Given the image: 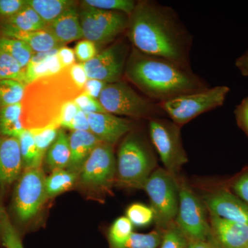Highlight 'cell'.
I'll return each instance as SVG.
<instances>
[{"label":"cell","mask_w":248,"mask_h":248,"mask_svg":"<svg viewBox=\"0 0 248 248\" xmlns=\"http://www.w3.org/2000/svg\"><path fill=\"white\" fill-rule=\"evenodd\" d=\"M127 31L139 51L191 69L192 36L172 8L155 1H138L129 15Z\"/></svg>","instance_id":"1"},{"label":"cell","mask_w":248,"mask_h":248,"mask_svg":"<svg viewBox=\"0 0 248 248\" xmlns=\"http://www.w3.org/2000/svg\"><path fill=\"white\" fill-rule=\"evenodd\" d=\"M124 75L146 95L159 103L210 88L192 70L166 59L141 53L134 47Z\"/></svg>","instance_id":"2"},{"label":"cell","mask_w":248,"mask_h":248,"mask_svg":"<svg viewBox=\"0 0 248 248\" xmlns=\"http://www.w3.org/2000/svg\"><path fill=\"white\" fill-rule=\"evenodd\" d=\"M84 93L73 82L68 68L27 85L22 103V122L25 130L58 126L63 104Z\"/></svg>","instance_id":"3"},{"label":"cell","mask_w":248,"mask_h":248,"mask_svg":"<svg viewBox=\"0 0 248 248\" xmlns=\"http://www.w3.org/2000/svg\"><path fill=\"white\" fill-rule=\"evenodd\" d=\"M156 166L154 152L141 135L128 133L117 153V186L125 188L143 190Z\"/></svg>","instance_id":"4"},{"label":"cell","mask_w":248,"mask_h":248,"mask_svg":"<svg viewBox=\"0 0 248 248\" xmlns=\"http://www.w3.org/2000/svg\"><path fill=\"white\" fill-rule=\"evenodd\" d=\"M98 100L106 112L115 115L150 120L164 113L159 104L141 97L123 81L108 84Z\"/></svg>","instance_id":"5"},{"label":"cell","mask_w":248,"mask_h":248,"mask_svg":"<svg viewBox=\"0 0 248 248\" xmlns=\"http://www.w3.org/2000/svg\"><path fill=\"white\" fill-rule=\"evenodd\" d=\"M177 178L165 169H156L143 187L151 201L154 221L160 229L166 230L177 218L179 203Z\"/></svg>","instance_id":"6"},{"label":"cell","mask_w":248,"mask_h":248,"mask_svg":"<svg viewBox=\"0 0 248 248\" xmlns=\"http://www.w3.org/2000/svg\"><path fill=\"white\" fill-rule=\"evenodd\" d=\"M229 92L228 86H217L158 104L173 122L182 127L199 115L221 107Z\"/></svg>","instance_id":"7"},{"label":"cell","mask_w":248,"mask_h":248,"mask_svg":"<svg viewBox=\"0 0 248 248\" xmlns=\"http://www.w3.org/2000/svg\"><path fill=\"white\" fill-rule=\"evenodd\" d=\"M150 138L165 170L177 178L183 166L188 161L183 146L181 128L172 120L155 117L148 124Z\"/></svg>","instance_id":"8"},{"label":"cell","mask_w":248,"mask_h":248,"mask_svg":"<svg viewBox=\"0 0 248 248\" xmlns=\"http://www.w3.org/2000/svg\"><path fill=\"white\" fill-rule=\"evenodd\" d=\"M179 209L175 223L188 241H210V226L206 206L190 186L177 178Z\"/></svg>","instance_id":"9"},{"label":"cell","mask_w":248,"mask_h":248,"mask_svg":"<svg viewBox=\"0 0 248 248\" xmlns=\"http://www.w3.org/2000/svg\"><path fill=\"white\" fill-rule=\"evenodd\" d=\"M117 160L113 145L101 142L94 148L80 171L78 183L96 193L110 192L116 182Z\"/></svg>","instance_id":"10"},{"label":"cell","mask_w":248,"mask_h":248,"mask_svg":"<svg viewBox=\"0 0 248 248\" xmlns=\"http://www.w3.org/2000/svg\"><path fill=\"white\" fill-rule=\"evenodd\" d=\"M46 177L42 168L25 169L17 180L14 195V209L17 218L28 222L34 218L48 200Z\"/></svg>","instance_id":"11"},{"label":"cell","mask_w":248,"mask_h":248,"mask_svg":"<svg viewBox=\"0 0 248 248\" xmlns=\"http://www.w3.org/2000/svg\"><path fill=\"white\" fill-rule=\"evenodd\" d=\"M85 40L95 45H106L128 29L129 16L117 11L84 7L79 13Z\"/></svg>","instance_id":"12"},{"label":"cell","mask_w":248,"mask_h":248,"mask_svg":"<svg viewBox=\"0 0 248 248\" xmlns=\"http://www.w3.org/2000/svg\"><path fill=\"white\" fill-rule=\"evenodd\" d=\"M129 55L126 42H115L99 52L93 60L82 63L88 79L100 80L107 84L122 81Z\"/></svg>","instance_id":"13"},{"label":"cell","mask_w":248,"mask_h":248,"mask_svg":"<svg viewBox=\"0 0 248 248\" xmlns=\"http://www.w3.org/2000/svg\"><path fill=\"white\" fill-rule=\"evenodd\" d=\"M202 200L210 215L248 226V205L229 191H214Z\"/></svg>","instance_id":"14"},{"label":"cell","mask_w":248,"mask_h":248,"mask_svg":"<svg viewBox=\"0 0 248 248\" xmlns=\"http://www.w3.org/2000/svg\"><path fill=\"white\" fill-rule=\"evenodd\" d=\"M210 242L218 248H248V226L209 214Z\"/></svg>","instance_id":"15"},{"label":"cell","mask_w":248,"mask_h":248,"mask_svg":"<svg viewBox=\"0 0 248 248\" xmlns=\"http://www.w3.org/2000/svg\"><path fill=\"white\" fill-rule=\"evenodd\" d=\"M87 117L91 133L101 141L113 146L133 127L132 121L108 112L90 114Z\"/></svg>","instance_id":"16"},{"label":"cell","mask_w":248,"mask_h":248,"mask_svg":"<svg viewBox=\"0 0 248 248\" xmlns=\"http://www.w3.org/2000/svg\"><path fill=\"white\" fill-rule=\"evenodd\" d=\"M22 169L18 139L0 137V186L11 185L17 181Z\"/></svg>","instance_id":"17"},{"label":"cell","mask_w":248,"mask_h":248,"mask_svg":"<svg viewBox=\"0 0 248 248\" xmlns=\"http://www.w3.org/2000/svg\"><path fill=\"white\" fill-rule=\"evenodd\" d=\"M45 31L62 46L84 38L79 14L76 8L65 11L53 22L47 24Z\"/></svg>","instance_id":"18"},{"label":"cell","mask_w":248,"mask_h":248,"mask_svg":"<svg viewBox=\"0 0 248 248\" xmlns=\"http://www.w3.org/2000/svg\"><path fill=\"white\" fill-rule=\"evenodd\" d=\"M59 48L33 53L25 69L24 84L27 86L40 78L55 76L63 71L58 58Z\"/></svg>","instance_id":"19"},{"label":"cell","mask_w":248,"mask_h":248,"mask_svg":"<svg viewBox=\"0 0 248 248\" xmlns=\"http://www.w3.org/2000/svg\"><path fill=\"white\" fill-rule=\"evenodd\" d=\"M0 27L1 36L22 41L29 46L34 53H45L63 46L45 30L27 32L17 30L5 24H1Z\"/></svg>","instance_id":"20"},{"label":"cell","mask_w":248,"mask_h":248,"mask_svg":"<svg viewBox=\"0 0 248 248\" xmlns=\"http://www.w3.org/2000/svg\"><path fill=\"white\" fill-rule=\"evenodd\" d=\"M101 142L91 132H72L69 135L71 160L67 169L79 174L86 160Z\"/></svg>","instance_id":"21"},{"label":"cell","mask_w":248,"mask_h":248,"mask_svg":"<svg viewBox=\"0 0 248 248\" xmlns=\"http://www.w3.org/2000/svg\"><path fill=\"white\" fill-rule=\"evenodd\" d=\"M71 160L69 136L63 130H60L58 138L49 148L46 156L48 169L51 172L57 170L67 169Z\"/></svg>","instance_id":"22"},{"label":"cell","mask_w":248,"mask_h":248,"mask_svg":"<svg viewBox=\"0 0 248 248\" xmlns=\"http://www.w3.org/2000/svg\"><path fill=\"white\" fill-rule=\"evenodd\" d=\"M22 104L0 108V135L17 138L25 130L22 122Z\"/></svg>","instance_id":"23"},{"label":"cell","mask_w":248,"mask_h":248,"mask_svg":"<svg viewBox=\"0 0 248 248\" xmlns=\"http://www.w3.org/2000/svg\"><path fill=\"white\" fill-rule=\"evenodd\" d=\"M27 3L46 24L53 22L65 11L76 8V1L70 0H27Z\"/></svg>","instance_id":"24"},{"label":"cell","mask_w":248,"mask_h":248,"mask_svg":"<svg viewBox=\"0 0 248 248\" xmlns=\"http://www.w3.org/2000/svg\"><path fill=\"white\" fill-rule=\"evenodd\" d=\"M79 174L68 169L53 171L46 179V192L48 199L70 190L78 182Z\"/></svg>","instance_id":"25"},{"label":"cell","mask_w":248,"mask_h":248,"mask_svg":"<svg viewBox=\"0 0 248 248\" xmlns=\"http://www.w3.org/2000/svg\"><path fill=\"white\" fill-rule=\"evenodd\" d=\"M1 24L22 31H38L45 30L47 24L40 17L35 10L27 4L19 12Z\"/></svg>","instance_id":"26"},{"label":"cell","mask_w":248,"mask_h":248,"mask_svg":"<svg viewBox=\"0 0 248 248\" xmlns=\"http://www.w3.org/2000/svg\"><path fill=\"white\" fill-rule=\"evenodd\" d=\"M23 169H40L43 161L44 156L36 146L31 130H25L18 138Z\"/></svg>","instance_id":"27"},{"label":"cell","mask_w":248,"mask_h":248,"mask_svg":"<svg viewBox=\"0 0 248 248\" xmlns=\"http://www.w3.org/2000/svg\"><path fill=\"white\" fill-rule=\"evenodd\" d=\"M0 50L14 58L24 71L34 53L29 46L22 41L3 36L0 37Z\"/></svg>","instance_id":"28"},{"label":"cell","mask_w":248,"mask_h":248,"mask_svg":"<svg viewBox=\"0 0 248 248\" xmlns=\"http://www.w3.org/2000/svg\"><path fill=\"white\" fill-rule=\"evenodd\" d=\"M134 232L133 225L126 217L117 218L108 232L110 248H126L130 236Z\"/></svg>","instance_id":"29"},{"label":"cell","mask_w":248,"mask_h":248,"mask_svg":"<svg viewBox=\"0 0 248 248\" xmlns=\"http://www.w3.org/2000/svg\"><path fill=\"white\" fill-rule=\"evenodd\" d=\"M27 86L14 79L0 80V108L22 103Z\"/></svg>","instance_id":"30"},{"label":"cell","mask_w":248,"mask_h":248,"mask_svg":"<svg viewBox=\"0 0 248 248\" xmlns=\"http://www.w3.org/2000/svg\"><path fill=\"white\" fill-rule=\"evenodd\" d=\"M0 241L5 248H24L20 235L3 208H0Z\"/></svg>","instance_id":"31"},{"label":"cell","mask_w":248,"mask_h":248,"mask_svg":"<svg viewBox=\"0 0 248 248\" xmlns=\"http://www.w3.org/2000/svg\"><path fill=\"white\" fill-rule=\"evenodd\" d=\"M82 4L84 7L117 11L129 16L135 9L137 2L132 0H85L82 1Z\"/></svg>","instance_id":"32"},{"label":"cell","mask_w":248,"mask_h":248,"mask_svg":"<svg viewBox=\"0 0 248 248\" xmlns=\"http://www.w3.org/2000/svg\"><path fill=\"white\" fill-rule=\"evenodd\" d=\"M165 230L156 228L149 233L133 232L126 248H159Z\"/></svg>","instance_id":"33"},{"label":"cell","mask_w":248,"mask_h":248,"mask_svg":"<svg viewBox=\"0 0 248 248\" xmlns=\"http://www.w3.org/2000/svg\"><path fill=\"white\" fill-rule=\"evenodd\" d=\"M24 76L25 71L19 63L9 54L0 50V80H17L24 84Z\"/></svg>","instance_id":"34"},{"label":"cell","mask_w":248,"mask_h":248,"mask_svg":"<svg viewBox=\"0 0 248 248\" xmlns=\"http://www.w3.org/2000/svg\"><path fill=\"white\" fill-rule=\"evenodd\" d=\"M39 151L45 156L49 148L58 138L60 127L48 126L46 128L31 130Z\"/></svg>","instance_id":"35"},{"label":"cell","mask_w":248,"mask_h":248,"mask_svg":"<svg viewBox=\"0 0 248 248\" xmlns=\"http://www.w3.org/2000/svg\"><path fill=\"white\" fill-rule=\"evenodd\" d=\"M127 218L133 226L145 227L154 220V213L151 207L144 204L133 203L126 210Z\"/></svg>","instance_id":"36"},{"label":"cell","mask_w":248,"mask_h":248,"mask_svg":"<svg viewBox=\"0 0 248 248\" xmlns=\"http://www.w3.org/2000/svg\"><path fill=\"white\" fill-rule=\"evenodd\" d=\"M188 239L175 222L165 230L159 248H188Z\"/></svg>","instance_id":"37"},{"label":"cell","mask_w":248,"mask_h":248,"mask_svg":"<svg viewBox=\"0 0 248 248\" xmlns=\"http://www.w3.org/2000/svg\"><path fill=\"white\" fill-rule=\"evenodd\" d=\"M77 107L86 115L93 113H105V110L98 99L91 97L89 94L83 93L74 99Z\"/></svg>","instance_id":"38"},{"label":"cell","mask_w":248,"mask_h":248,"mask_svg":"<svg viewBox=\"0 0 248 248\" xmlns=\"http://www.w3.org/2000/svg\"><path fill=\"white\" fill-rule=\"evenodd\" d=\"M74 51L77 58L81 63L93 60L98 54L95 44L87 40L79 41L75 47Z\"/></svg>","instance_id":"39"},{"label":"cell","mask_w":248,"mask_h":248,"mask_svg":"<svg viewBox=\"0 0 248 248\" xmlns=\"http://www.w3.org/2000/svg\"><path fill=\"white\" fill-rule=\"evenodd\" d=\"M26 5V0H0V19L1 22L17 14Z\"/></svg>","instance_id":"40"},{"label":"cell","mask_w":248,"mask_h":248,"mask_svg":"<svg viewBox=\"0 0 248 248\" xmlns=\"http://www.w3.org/2000/svg\"><path fill=\"white\" fill-rule=\"evenodd\" d=\"M79 110L74 101H69L63 104L59 118L60 127L69 129L72 121L76 117Z\"/></svg>","instance_id":"41"},{"label":"cell","mask_w":248,"mask_h":248,"mask_svg":"<svg viewBox=\"0 0 248 248\" xmlns=\"http://www.w3.org/2000/svg\"><path fill=\"white\" fill-rule=\"evenodd\" d=\"M68 68L70 76H71L73 82L80 90L84 91L85 84L88 80V77L82 63H76Z\"/></svg>","instance_id":"42"},{"label":"cell","mask_w":248,"mask_h":248,"mask_svg":"<svg viewBox=\"0 0 248 248\" xmlns=\"http://www.w3.org/2000/svg\"><path fill=\"white\" fill-rule=\"evenodd\" d=\"M234 114L238 125L248 136V97L236 106Z\"/></svg>","instance_id":"43"},{"label":"cell","mask_w":248,"mask_h":248,"mask_svg":"<svg viewBox=\"0 0 248 248\" xmlns=\"http://www.w3.org/2000/svg\"><path fill=\"white\" fill-rule=\"evenodd\" d=\"M107 85V83L100 80L88 79L85 84L84 93L94 99H99L101 93Z\"/></svg>","instance_id":"44"},{"label":"cell","mask_w":248,"mask_h":248,"mask_svg":"<svg viewBox=\"0 0 248 248\" xmlns=\"http://www.w3.org/2000/svg\"><path fill=\"white\" fill-rule=\"evenodd\" d=\"M58 58L63 69L69 68L76 63V55L74 50L66 46L59 48Z\"/></svg>","instance_id":"45"},{"label":"cell","mask_w":248,"mask_h":248,"mask_svg":"<svg viewBox=\"0 0 248 248\" xmlns=\"http://www.w3.org/2000/svg\"><path fill=\"white\" fill-rule=\"evenodd\" d=\"M235 193L248 205V173L240 177L233 185Z\"/></svg>","instance_id":"46"},{"label":"cell","mask_w":248,"mask_h":248,"mask_svg":"<svg viewBox=\"0 0 248 248\" xmlns=\"http://www.w3.org/2000/svg\"><path fill=\"white\" fill-rule=\"evenodd\" d=\"M69 129H71L73 131L78 130V131L91 132L87 115H86L82 111L79 110L76 117L72 121Z\"/></svg>","instance_id":"47"},{"label":"cell","mask_w":248,"mask_h":248,"mask_svg":"<svg viewBox=\"0 0 248 248\" xmlns=\"http://www.w3.org/2000/svg\"><path fill=\"white\" fill-rule=\"evenodd\" d=\"M235 65L243 76L248 77V51L237 58Z\"/></svg>","instance_id":"48"},{"label":"cell","mask_w":248,"mask_h":248,"mask_svg":"<svg viewBox=\"0 0 248 248\" xmlns=\"http://www.w3.org/2000/svg\"><path fill=\"white\" fill-rule=\"evenodd\" d=\"M188 241V248H218L210 241Z\"/></svg>","instance_id":"49"}]
</instances>
